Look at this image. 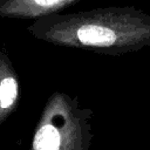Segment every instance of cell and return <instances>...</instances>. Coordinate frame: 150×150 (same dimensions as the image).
<instances>
[{"mask_svg":"<svg viewBox=\"0 0 150 150\" xmlns=\"http://www.w3.org/2000/svg\"><path fill=\"white\" fill-rule=\"evenodd\" d=\"M77 38L83 45L107 47L116 41V34L110 28L97 25H84L79 28Z\"/></svg>","mask_w":150,"mask_h":150,"instance_id":"cell-1","label":"cell"},{"mask_svg":"<svg viewBox=\"0 0 150 150\" xmlns=\"http://www.w3.org/2000/svg\"><path fill=\"white\" fill-rule=\"evenodd\" d=\"M61 136L55 127L52 124H46L41 127L33 142L34 150H60Z\"/></svg>","mask_w":150,"mask_h":150,"instance_id":"cell-2","label":"cell"},{"mask_svg":"<svg viewBox=\"0 0 150 150\" xmlns=\"http://www.w3.org/2000/svg\"><path fill=\"white\" fill-rule=\"evenodd\" d=\"M18 86L13 77H6L0 83V105L2 108H8L13 104L16 97Z\"/></svg>","mask_w":150,"mask_h":150,"instance_id":"cell-3","label":"cell"},{"mask_svg":"<svg viewBox=\"0 0 150 150\" xmlns=\"http://www.w3.org/2000/svg\"><path fill=\"white\" fill-rule=\"evenodd\" d=\"M34 1L40 6H50L55 2H57L59 0H34Z\"/></svg>","mask_w":150,"mask_h":150,"instance_id":"cell-4","label":"cell"}]
</instances>
